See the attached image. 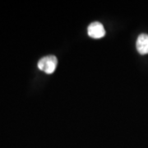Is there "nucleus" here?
I'll list each match as a JSON object with an SVG mask.
<instances>
[{
	"label": "nucleus",
	"instance_id": "f257e3e1",
	"mask_svg": "<svg viewBox=\"0 0 148 148\" xmlns=\"http://www.w3.org/2000/svg\"><path fill=\"white\" fill-rule=\"evenodd\" d=\"M57 65H58V59L53 55L43 57L38 62V68L47 74L53 73L56 69Z\"/></svg>",
	"mask_w": 148,
	"mask_h": 148
},
{
	"label": "nucleus",
	"instance_id": "f03ea898",
	"mask_svg": "<svg viewBox=\"0 0 148 148\" xmlns=\"http://www.w3.org/2000/svg\"><path fill=\"white\" fill-rule=\"evenodd\" d=\"M87 32L89 36L94 39H100L105 36L106 35V30L103 25L98 21L90 23L87 29Z\"/></svg>",
	"mask_w": 148,
	"mask_h": 148
},
{
	"label": "nucleus",
	"instance_id": "7ed1b4c3",
	"mask_svg": "<svg viewBox=\"0 0 148 148\" xmlns=\"http://www.w3.org/2000/svg\"><path fill=\"white\" fill-rule=\"evenodd\" d=\"M136 47L138 53L141 54H147L148 53V35L147 34H141L138 37Z\"/></svg>",
	"mask_w": 148,
	"mask_h": 148
}]
</instances>
